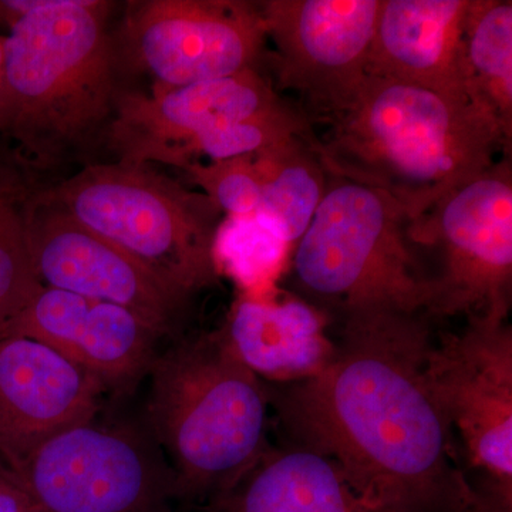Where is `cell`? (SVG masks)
I'll return each instance as SVG.
<instances>
[{
    "label": "cell",
    "mask_w": 512,
    "mask_h": 512,
    "mask_svg": "<svg viewBox=\"0 0 512 512\" xmlns=\"http://www.w3.org/2000/svg\"><path fill=\"white\" fill-rule=\"evenodd\" d=\"M291 247L266 231L254 215L225 217L214 238V262L247 298H274L289 265Z\"/></svg>",
    "instance_id": "cell-22"
},
{
    "label": "cell",
    "mask_w": 512,
    "mask_h": 512,
    "mask_svg": "<svg viewBox=\"0 0 512 512\" xmlns=\"http://www.w3.org/2000/svg\"><path fill=\"white\" fill-rule=\"evenodd\" d=\"M3 39H5V35H0V93H2L3 83Z\"/></svg>",
    "instance_id": "cell-25"
},
{
    "label": "cell",
    "mask_w": 512,
    "mask_h": 512,
    "mask_svg": "<svg viewBox=\"0 0 512 512\" xmlns=\"http://www.w3.org/2000/svg\"><path fill=\"white\" fill-rule=\"evenodd\" d=\"M40 175L8 140L0 137V329L43 289L28 238L30 211L45 185Z\"/></svg>",
    "instance_id": "cell-20"
},
{
    "label": "cell",
    "mask_w": 512,
    "mask_h": 512,
    "mask_svg": "<svg viewBox=\"0 0 512 512\" xmlns=\"http://www.w3.org/2000/svg\"><path fill=\"white\" fill-rule=\"evenodd\" d=\"M224 512H375L328 458L306 448L265 453L228 494Z\"/></svg>",
    "instance_id": "cell-18"
},
{
    "label": "cell",
    "mask_w": 512,
    "mask_h": 512,
    "mask_svg": "<svg viewBox=\"0 0 512 512\" xmlns=\"http://www.w3.org/2000/svg\"><path fill=\"white\" fill-rule=\"evenodd\" d=\"M0 477L33 512H168L178 498L147 430L96 419L46 440Z\"/></svg>",
    "instance_id": "cell-7"
},
{
    "label": "cell",
    "mask_w": 512,
    "mask_h": 512,
    "mask_svg": "<svg viewBox=\"0 0 512 512\" xmlns=\"http://www.w3.org/2000/svg\"><path fill=\"white\" fill-rule=\"evenodd\" d=\"M410 241L439 247L441 274L426 316L493 315L508 319L512 289L510 156L409 222Z\"/></svg>",
    "instance_id": "cell-8"
},
{
    "label": "cell",
    "mask_w": 512,
    "mask_h": 512,
    "mask_svg": "<svg viewBox=\"0 0 512 512\" xmlns=\"http://www.w3.org/2000/svg\"><path fill=\"white\" fill-rule=\"evenodd\" d=\"M265 40L259 3L136 0L113 45L117 70L131 66L173 89L256 69Z\"/></svg>",
    "instance_id": "cell-10"
},
{
    "label": "cell",
    "mask_w": 512,
    "mask_h": 512,
    "mask_svg": "<svg viewBox=\"0 0 512 512\" xmlns=\"http://www.w3.org/2000/svg\"><path fill=\"white\" fill-rule=\"evenodd\" d=\"M323 313L296 298H247L232 309L228 342L259 379L292 384L318 376L332 362L336 342Z\"/></svg>",
    "instance_id": "cell-17"
},
{
    "label": "cell",
    "mask_w": 512,
    "mask_h": 512,
    "mask_svg": "<svg viewBox=\"0 0 512 512\" xmlns=\"http://www.w3.org/2000/svg\"><path fill=\"white\" fill-rule=\"evenodd\" d=\"M315 140L296 137L255 154L262 201L254 217L289 247L311 224L328 188L329 175L313 148Z\"/></svg>",
    "instance_id": "cell-19"
},
{
    "label": "cell",
    "mask_w": 512,
    "mask_h": 512,
    "mask_svg": "<svg viewBox=\"0 0 512 512\" xmlns=\"http://www.w3.org/2000/svg\"><path fill=\"white\" fill-rule=\"evenodd\" d=\"M467 99L512 138V2L470 0L461 36Z\"/></svg>",
    "instance_id": "cell-21"
},
{
    "label": "cell",
    "mask_w": 512,
    "mask_h": 512,
    "mask_svg": "<svg viewBox=\"0 0 512 512\" xmlns=\"http://www.w3.org/2000/svg\"><path fill=\"white\" fill-rule=\"evenodd\" d=\"M43 197L191 298L218 279L214 238L222 212L151 165H86Z\"/></svg>",
    "instance_id": "cell-6"
},
{
    "label": "cell",
    "mask_w": 512,
    "mask_h": 512,
    "mask_svg": "<svg viewBox=\"0 0 512 512\" xmlns=\"http://www.w3.org/2000/svg\"><path fill=\"white\" fill-rule=\"evenodd\" d=\"M315 148L329 177L392 197L410 222L493 167L511 138L490 113L412 84L367 76Z\"/></svg>",
    "instance_id": "cell-3"
},
{
    "label": "cell",
    "mask_w": 512,
    "mask_h": 512,
    "mask_svg": "<svg viewBox=\"0 0 512 512\" xmlns=\"http://www.w3.org/2000/svg\"><path fill=\"white\" fill-rule=\"evenodd\" d=\"M274 42L279 84L298 93L323 120L339 113L367 77L382 0L258 2Z\"/></svg>",
    "instance_id": "cell-12"
},
{
    "label": "cell",
    "mask_w": 512,
    "mask_h": 512,
    "mask_svg": "<svg viewBox=\"0 0 512 512\" xmlns=\"http://www.w3.org/2000/svg\"><path fill=\"white\" fill-rule=\"evenodd\" d=\"M0 512H33L29 501L15 485L0 477Z\"/></svg>",
    "instance_id": "cell-24"
},
{
    "label": "cell",
    "mask_w": 512,
    "mask_h": 512,
    "mask_svg": "<svg viewBox=\"0 0 512 512\" xmlns=\"http://www.w3.org/2000/svg\"><path fill=\"white\" fill-rule=\"evenodd\" d=\"M183 171L227 217H252L259 210L262 181L255 156L194 163Z\"/></svg>",
    "instance_id": "cell-23"
},
{
    "label": "cell",
    "mask_w": 512,
    "mask_h": 512,
    "mask_svg": "<svg viewBox=\"0 0 512 512\" xmlns=\"http://www.w3.org/2000/svg\"><path fill=\"white\" fill-rule=\"evenodd\" d=\"M147 431L178 498L220 500L266 453L269 392L224 330L184 339L151 363Z\"/></svg>",
    "instance_id": "cell-4"
},
{
    "label": "cell",
    "mask_w": 512,
    "mask_h": 512,
    "mask_svg": "<svg viewBox=\"0 0 512 512\" xmlns=\"http://www.w3.org/2000/svg\"><path fill=\"white\" fill-rule=\"evenodd\" d=\"M104 0H0V137L39 173L106 134L117 63Z\"/></svg>",
    "instance_id": "cell-2"
},
{
    "label": "cell",
    "mask_w": 512,
    "mask_h": 512,
    "mask_svg": "<svg viewBox=\"0 0 512 512\" xmlns=\"http://www.w3.org/2000/svg\"><path fill=\"white\" fill-rule=\"evenodd\" d=\"M424 382L457 431L485 490L512 510V328L508 319L468 318L460 333L431 343Z\"/></svg>",
    "instance_id": "cell-9"
},
{
    "label": "cell",
    "mask_w": 512,
    "mask_h": 512,
    "mask_svg": "<svg viewBox=\"0 0 512 512\" xmlns=\"http://www.w3.org/2000/svg\"><path fill=\"white\" fill-rule=\"evenodd\" d=\"M104 392L49 346L0 338V476L56 434L96 419Z\"/></svg>",
    "instance_id": "cell-15"
},
{
    "label": "cell",
    "mask_w": 512,
    "mask_h": 512,
    "mask_svg": "<svg viewBox=\"0 0 512 512\" xmlns=\"http://www.w3.org/2000/svg\"><path fill=\"white\" fill-rule=\"evenodd\" d=\"M49 346L104 386L136 382L156 359L163 333L114 303L43 286L35 299L0 329Z\"/></svg>",
    "instance_id": "cell-14"
},
{
    "label": "cell",
    "mask_w": 512,
    "mask_h": 512,
    "mask_svg": "<svg viewBox=\"0 0 512 512\" xmlns=\"http://www.w3.org/2000/svg\"><path fill=\"white\" fill-rule=\"evenodd\" d=\"M289 109L256 69L191 86L119 89L106 130L121 163L184 170L229 131Z\"/></svg>",
    "instance_id": "cell-11"
},
{
    "label": "cell",
    "mask_w": 512,
    "mask_h": 512,
    "mask_svg": "<svg viewBox=\"0 0 512 512\" xmlns=\"http://www.w3.org/2000/svg\"><path fill=\"white\" fill-rule=\"evenodd\" d=\"M409 222L384 192L329 177L318 210L293 249L296 281L343 315H426L433 302V278L413 252Z\"/></svg>",
    "instance_id": "cell-5"
},
{
    "label": "cell",
    "mask_w": 512,
    "mask_h": 512,
    "mask_svg": "<svg viewBox=\"0 0 512 512\" xmlns=\"http://www.w3.org/2000/svg\"><path fill=\"white\" fill-rule=\"evenodd\" d=\"M421 313L343 315L332 362L275 394L296 447L328 458L375 512H512L471 483L424 382Z\"/></svg>",
    "instance_id": "cell-1"
},
{
    "label": "cell",
    "mask_w": 512,
    "mask_h": 512,
    "mask_svg": "<svg viewBox=\"0 0 512 512\" xmlns=\"http://www.w3.org/2000/svg\"><path fill=\"white\" fill-rule=\"evenodd\" d=\"M42 190L33 202L28 227L30 256L42 285L123 306L163 335L173 333L190 298L46 200Z\"/></svg>",
    "instance_id": "cell-13"
},
{
    "label": "cell",
    "mask_w": 512,
    "mask_h": 512,
    "mask_svg": "<svg viewBox=\"0 0 512 512\" xmlns=\"http://www.w3.org/2000/svg\"><path fill=\"white\" fill-rule=\"evenodd\" d=\"M468 3L470 0H382L367 76L468 101L461 66Z\"/></svg>",
    "instance_id": "cell-16"
}]
</instances>
